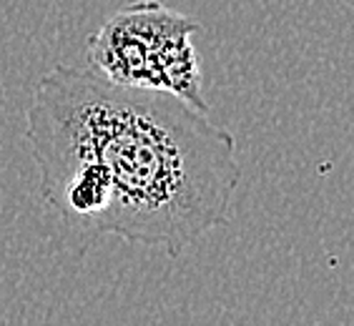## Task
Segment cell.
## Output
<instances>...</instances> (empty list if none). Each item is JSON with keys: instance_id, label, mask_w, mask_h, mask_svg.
<instances>
[{"instance_id": "6da1fadb", "label": "cell", "mask_w": 354, "mask_h": 326, "mask_svg": "<svg viewBox=\"0 0 354 326\" xmlns=\"http://www.w3.org/2000/svg\"><path fill=\"white\" fill-rule=\"evenodd\" d=\"M46 204L73 226L178 256L224 226L241 181L236 138L166 90L55 66L26 111Z\"/></svg>"}, {"instance_id": "7a4b0ae2", "label": "cell", "mask_w": 354, "mask_h": 326, "mask_svg": "<svg viewBox=\"0 0 354 326\" xmlns=\"http://www.w3.org/2000/svg\"><path fill=\"white\" fill-rule=\"evenodd\" d=\"M198 23L158 0L121 8L88 41V66L109 81L166 90L209 111L204 78L191 35Z\"/></svg>"}]
</instances>
